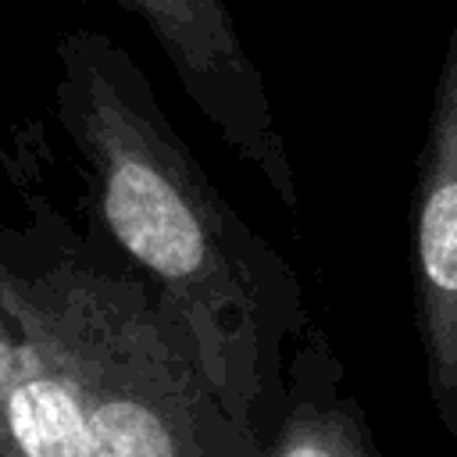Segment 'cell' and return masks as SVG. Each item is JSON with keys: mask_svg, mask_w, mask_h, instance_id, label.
I'll return each instance as SVG.
<instances>
[{"mask_svg": "<svg viewBox=\"0 0 457 457\" xmlns=\"http://www.w3.org/2000/svg\"><path fill=\"white\" fill-rule=\"evenodd\" d=\"M253 457H382L346 368L314 321L289 350L286 393Z\"/></svg>", "mask_w": 457, "mask_h": 457, "instance_id": "cell-5", "label": "cell"}, {"mask_svg": "<svg viewBox=\"0 0 457 457\" xmlns=\"http://www.w3.org/2000/svg\"><path fill=\"white\" fill-rule=\"evenodd\" d=\"M0 457H253L154 286L39 193L0 218Z\"/></svg>", "mask_w": 457, "mask_h": 457, "instance_id": "cell-2", "label": "cell"}, {"mask_svg": "<svg viewBox=\"0 0 457 457\" xmlns=\"http://www.w3.org/2000/svg\"><path fill=\"white\" fill-rule=\"evenodd\" d=\"M54 107L89 164L100 232L182 325L257 453L289 350L311 325L296 271L218 193L121 43L96 29L64 32Z\"/></svg>", "mask_w": 457, "mask_h": 457, "instance_id": "cell-1", "label": "cell"}, {"mask_svg": "<svg viewBox=\"0 0 457 457\" xmlns=\"http://www.w3.org/2000/svg\"><path fill=\"white\" fill-rule=\"evenodd\" d=\"M411 286L428 400L457 439V21L443 46L411 193Z\"/></svg>", "mask_w": 457, "mask_h": 457, "instance_id": "cell-4", "label": "cell"}, {"mask_svg": "<svg viewBox=\"0 0 457 457\" xmlns=\"http://www.w3.org/2000/svg\"><path fill=\"white\" fill-rule=\"evenodd\" d=\"M161 46L182 93L293 211L300 204L286 136L275 121L264 75L243 46L228 0H111Z\"/></svg>", "mask_w": 457, "mask_h": 457, "instance_id": "cell-3", "label": "cell"}]
</instances>
